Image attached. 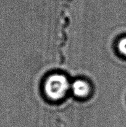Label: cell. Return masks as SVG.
<instances>
[{"mask_svg":"<svg viewBox=\"0 0 126 127\" xmlns=\"http://www.w3.org/2000/svg\"><path fill=\"white\" fill-rule=\"evenodd\" d=\"M70 85L66 76L61 74H53L45 81L44 92L48 98L59 100L65 96Z\"/></svg>","mask_w":126,"mask_h":127,"instance_id":"6da1fadb","label":"cell"},{"mask_svg":"<svg viewBox=\"0 0 126 127\" xmlns=\"http://www.w3.org/2000/svg\"><path fill=\"white\" fill-rule=\"evenodd\" d=\"M73 94L80 98H84L89 95L91 90L90 86L86 81L83 79L75 80L70 86Z\"/></svg>","mask_w":126,"mask_h":127,"instance_id":"7a4b0ae2","label":"cell"},{"mask_svg":"<svg viewBox=\"0 0 126 127\" xmlns=\"http://www.w3.org/2000/svg\"><path fill=\"white\" fill-rule=\"evenodd\" d=\"M117 48L120 53L126 57V37H123L119 40L117 44Z\"/></svg>","mask_w":126,"mask_h":127,"instance_id":"3957f363","label":"cell"}]
</instances>
